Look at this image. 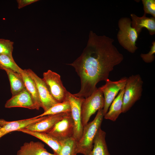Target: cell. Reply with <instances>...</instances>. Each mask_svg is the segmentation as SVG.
Masks as SVG:
<instances>
[{
    "instance_id": "obj_22",
    "label": "cell",
    "mask_w": 155,
    "mask_h": 155,
    "mask_svg": "<svg viewBox=\"0 0 155 155\" xmlns=\"http://www.w3.org/2000/svg\"><path fill=\"white\" fill-rule=\"evenodd\" d=\"M61 148L58 155H76V149L77 142L71 137L61 142Z\"/></svg>"
},
{
    "instance_id": "obj_23",
    "label": "cell",
    "mask_w": 155,
    "mask_h": 155,
    "mask_svg": "<svg viewBox=\"0 0 155 155\" xmlns=\"http://www.w3.org/2000/svg\"><path fill=\"white\" fill-rule=\"evenodd\" d=\"M0 69H9L20 73L21 68L16 63L13 58L5 55L0 54Z\"/></svg>"
},
{
    "instance_id": "obj_14",
    "label": "cell",
    "mask_w": 155,
    "mask_h": 155,
    "mask_svg": "<svg viewBox=\"0 0 155 155\" xmlns=\"http://www.w3.org/2000/svg\"><path fill=\"white\" fill-rule=\"evenodd\" d=\"M146 15L144 13L141 17L137 16L134 13L130 15L132 19L131 27L135 29L139 35L143 28L148 30L150 35L155 34V18L147 17Z\"/></svg>"
},
{
    "instance_id": "obj_5",
    "label": "cell",
    "mask_w": 155,
    "mask_h": 155,
    "mask_svg": "<svg viewBox=\"0 0 155 155\" xmlns=\"http://www.w3.org/2000/svg\"><path fill=\"white\" fill-rule=\"evenodd\" d=\"M104 105L103 94L97 88L90 96L84 98L81 107L82 123L83 127L97 111L103 109Z\"/></svg>"
},
{
    "instance_id": "obj_15",
    "label": "cell",
    "mask_w": 155,
    "mask_h": 155,
    "mask_svg": "<svg viewBox=\"0 0 155 155\" xmlns=\"http://www.w3.org/2000/svg\"><path fill=\"white\" fill-rule=\"evenodd\" d=\"M18 131L34 136L43 141L53 150L54 154L58 155L61 148V143L55 137L48 133H41L30 131L25 128Z\"/></svg>"
},
{
    "instance_id": "obj_11",
    "label": "cell",
    "mask_w": 155,
    "mask_h": 155,
    "mask_svg": "<svg viewBox=\"0 0 155 155\" xmlns=\"http://www.w3.org/2000/svg\"><path fill=\"white\" fill-rule=\"evenodd\" d=\"M46 116L38 117L37 116L20 120L8 121L0 119V138L5 135L14 131L25 128L28 126L40 121Z\"/></svg>"
},
{
    "instance_id": "obj_21",
    "label": "cell",
    "mask_w": 155,
    "mask_h": 155,
    "mask_svg": "<svg viewBox=\"0 0 155 155\" xmlns=\"http://www.w3.org/2000/svg\"><path fill=\"white\" fill-rule=\"evenodd\" d=\"M70 112V105L67 96L66 99L63 102L55 104L47 111L37 117H39L48 115Z\"/></svg>"
},
{
    "instance_id": "obj_4",
    "label": "cell",
    "mask_w": 155,
    "mask_h": 155,
    "mask_svg": "<svg viewBox=\"0 0 155 155\" xmlns=\"http://www.w3.org/2000/svg\"><path fill=\"white\" fill-rule=\"evenodd\" d=\"M143 82L139 74L132 75L127 78L124 88L122 113L128 111L142 95Z\"/></svg>"
},
{
    "instance_id": "obj_7",
    "label": "cell",
    "mask_w": 155,
    "mask_h": 155,
    "mask_svg": "<svg viewBox=\"0 0 155 155\" xmlns=\"http://www.w3.org/2000/svg\"><path fill=\"white\" fill-rule=\"evenodd\" d=\"M67 97L70 103L74 128L73 137L78 142L82 135L83 127L81 121V107L84 98L77 97L68 92Z\"/></svg>"
},
{
    "instance_id": "obj_2",
    "label": "cell",
    "mask_w": 155,
    "mask_h": 155,
    "mask_svg": "<svg viewBox=\"0 0 155 155\" xmlns=\"http://www.w3.org/2000/svg\"><path fill=\"white\" fill-rule=\"evenodd\" d=\"M102 109L98 111L93 120L88 123L83 127L82 137L77 143V154L89 155L93 147L94 137L98 129L101 127L104 117Z\"/></svg>"
},
{
    "instance_id": "obj_25",
    "label": "cell",
    "mask_w": 155,
    "mask_h": 155,
    "mask_svg": "<svg viewBox=\"0 0 155 155\" xmlns=\"http://www.w3.org/2000/svg\"><path fill=\"white\" fill-rule=\"evenodd\" d=\"M144 13L149 14L155 18V0H142Z\"/></svg>"
},
{
    "instance_id": "obj_12",
    "label": "cell",
    "mask_w": 155,
    "mask_h": 155,
    "mask_svg": "<svg viewBox=\"0 0 155 155\" xmlns=\"http://www.w3.org/2000/svg\"><path fill=\"white\" fill-rule=\"evenodd\" d=\"M69 113H70L46 115L41 121L29 125L25 128L32 131L48 133L57 122Z\"/></svg>"
},
{
    "instance_id": "obj_3",
    "label": "cell",
    "mask_w": 155,
    "mask_h": 155,
    "mask_svg": "<svg viewBox=\"0 0 155 155\" xmlns=\"http://www.w3.org/2000/svg\"><path fill=\"white\" fill-rule=\"evenodd\" d=\"M119 30L117 37L119 43L129 52L133 53L137 49L136 42L139 35L131 26V20L128 17H122L118 22Z\"/></svg>"
},
{
    "instance_id": "obj_13",
    "label": "cell",
    "mask_w": 155,
    "mask_h": 155,
    "mask_svg": "<svg viewBox=\"0 0 155 155\" xmlns=\"http://www.w3.org/2000/svg\"><path fill=\"white\" fill-rule=\"evenodd\" d=\"M5 106L6 108L20 107L35 109L32 97L26 88L19 93L12 96L6 102Z\"/></svg>"
},
{
    "instance_id": "obj_6",
    "label": "cell",
    "mask_w": 155,
    "mask_h": 155,
    "mask_svg": "<svg viewBox=\"0 0 155 155\" xmlns=\"http://www.w3.org/2000/svg\"><path fill=\"white\" fill-rule=\"evenodd\" d=\"M43 80L53 98L58 103L67 98L68 91L63 85L60 75L50 70L44 72Z\"/></svg>"
},
{
    "instance_id": "obj_16",
    "label": "cell",
    "mask_w": 155,
    "mask_h": 155,
    "mask_svg": "<svg viewBox=\"0 0 155 155\" xmlns=\"http://www.w3.org/2000/svg\"><path fill=\"white\" fill-rule=\"evenodd\" d=\"M17 155H56L49 152L39 142H25L20 147Z\"/></svg>"
},
{
    "instance_id": "obj_1",
    "label": "cell",
    "mask_w": 155,
    "mask_h": 155,
    "mask_svg": "<svg viewBox=\"0 0 155 155\" xmlns=\"http://www.w3.org/2000/svg\"><path fill=\"white\" fill-rule=\"evenodd\" d=\"M113 39L98 36L92 31L89 33L87 45L81 55L73 63L81 83L80 91L75 96L86 98L97 88L100 81L109 79L110 72L123 59V55L113 44Z\"/></svg>"
},
{
    "instance_id": "obj_9",
    "label": "cell",
    "mask_w": 155,
    "mask_h": 155,
    "mask_svg": "<svg viewBox=\"0 0 155 155\" xmlns=\"http://www.w3.org/2000/svg\"><path fill=\"white\" fill-rule=\"evenodd\" d=\"M74 128L71 112L57 122L48 133L61 142L73 137Z\"/></svg>"
},
{
    "instance_id": "obj_17",
    "label": "cell",
    "mask_w": 155,
    "mask_h": 155,
    "mask_svg": "<svg viewBox=\"0 0 155 155\" xmlns=\"http://www.w3.org/2000/svg\"><path fill=\"white\" fill-rule=\"evenodd\" d=\"M20 73L24 83L26 89L30 94L35 109L39 110L41 107L37 89L34 80L31 77L26 69H21Z\"/></svg>"
},
{
    "instance_id": "obj_24",
    "label": "cell",
    "mask_w": 155,
    "mask_h": 155,
    "mask_svg": "<svg viewBox=\"0 0 155 155\" xmlns=\"http://www.w3.org/2000/svg\"><path fill=\"white\" fill-rule=\"evenodd\" d=\"M13 42L11 40L0 38V54L7 55L13 58L12 52Z\"/></svg>"
},
{
    "instance_id": "obj_20",
    "label": "cell",
    "mask_w": 155,
    "mask_h": 155,
    "mask_svg": "<svg viewBox=\"0 0 155 155\" xmlns=\"http://www.w3.org/2000/svg\"><path fill=\"white\" fill-rule=\"evenodd\" d=\"M4 70L6 72L9 81L12 96L19 93L26 89L20 73L9 69H5Z\"/></svg>"
},
{
    "instance_id": "obj_19",
    "label": "cell",
    "mask_w": 155,
    "mask_h": 155,
    "mask_svg": "<svg viewBox=\"0 0 155 155\" xmlns=\"http://www.w3.org/2000/svg\"><path fill=\"white\" fill-rule=\"evenodd\" d=\"M124 92V88L119 92L117 96L114 99L110 105L109 110L104 116V119L115 121L122 113Z\"/></svg>"
},
{
    "instance_id": "obj_10",
    "label": "cell",
    "mask_w": 155,
    "mask_h": 155,
    "mask_svg": "<svg viewBox=\"0 0 155 155\" xmlns=\"http://www.w3.org/2000/svg\"><path fill=\"white\" fill-rule=\"evenodd\" d=\"M26 70L36 83L41 107L45 112L58 103L51 96L42 79L38 77L31 69H28Z\"/></svg>"
},
{
    "instance_id": "obj_26",
    "label": "cell",
    "mask_w": 155,
    "mask_h": 155,
    "mask_svg": "<svg viewBox=\"0 0 155 155\" xmlns=\"http://www.w3.org/2000/svg\"><path fill=\"white\" fill-rule=\"evenodd\" d=\"M155 42L154 41L152 42V45L150 47L149 52L146 54H141L140 57L145 62L148 63H151L155 59Z\"/></svg>"
},
{
    "instance_id": "obj_27",
    "label": "cell",
    "mask_w": 155,
    "mask_h": 155,
    "mask_svg": "<svg viewBox=\"0 0 155 155\" xmlns=\"http://www.w3.org/2000/svg\"><path fill=\"white\" fill-rule=\"evenodd\" d=\"M38 0H17V2L18 4V8L20 9L30 4L37 2Z\"/></svg>"
},
{
    "instance_id": "obj_8",
    "label": "cell",
    "mask_w": 155,
    "mask_h": 155,
    "mask_svg": "<svg viewBox=\"0 0 155 155\" xmlns=\"http://www.w3.org/2000/svg\"><path fill=\"white\" fill-rule=\"evenodd\" d=\"M127 78L124 77L115 81L109 79L105 84L99 88L102 92L104 100V105L102 109L104 116L108 111L109 107L115 97L120 90L125 88Z\"/></svg>"
},
{
    "instance_id": "obj_18",
    "label": "cell",
    "mask_w": 155,
    "mask_h": 155,
    "mask_svg": "<svg viewBox=\"0 0 155 155\" xmlns=\"http://www.w3.org/2000/svg\"><path fill=\"white\" fill-rule=\"evenodd\" d=\"M106 132L100 127L94 137L93 147L89 155H111L106 142Z\"/></svg>"
}]
</instances>
